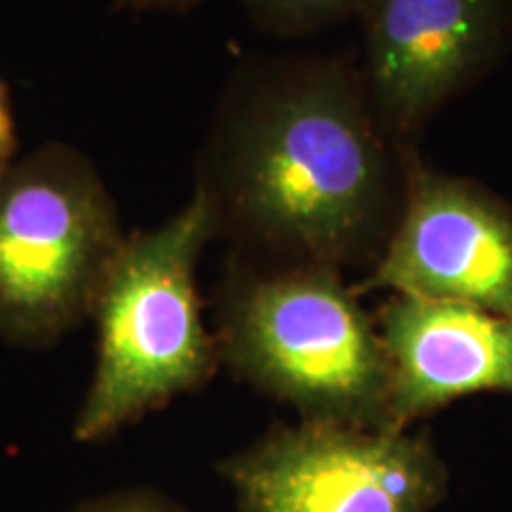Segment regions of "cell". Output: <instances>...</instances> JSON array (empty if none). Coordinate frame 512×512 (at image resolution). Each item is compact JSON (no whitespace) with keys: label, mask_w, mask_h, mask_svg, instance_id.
Instances as JSON below:
<instances>
[{"label":"cell","mask_w":512,"mask_h":512,"mask_svg":"<svg viewBox=\"0 0 512 512\" xmlns=\"http://www.w3.org/2000/svg\"><path fill=\"white\" fill-rule=\"evenodd\" d=\"M202 0H119V8L136 12H185Z\"/></svg>","instance_id":"7c38bea8"},{"label":"cell","mask_w":512,"mask_h":512,"mask_svg":"<svg viewBox=\"0 0 512 512\" xmlns=\"http://www.w3.org/2000/svg\"><path fill=\"white\" fill-rule=\"evenodd\" d=\"M396 147L349 64L264 60L223 93L195 190L240 259L342 271L377 261L399 219L411 162Z\"/></svg>","instance_id":"6da1fadb"},{"label":"cell","mask_w":512,"mask_h":512,"mask_svg":"<svg viewBox=\"0 0 512 512\" xmlns=\"http://www.w3.org/2000/svg\"><path fill=\"white\" fill-rule=\"evenodd\" d=\"M214 337L221 363L302 420L392 430L380 332L337 268L233 256Z\"/></svg>","instance_id":"7a4b0ae2"},{"label":"cell","mask_w":512,"mask_h":512,"mask_svg":"<svg viewBox=\"0 0 512 512\" xmlns=\"http://www.w3.org/2000/svg\"><path fill=\"white\" fill-rule=\"evenodd\" d=\"M214 238V209L195 190L162 226L124 240L93 309L98 356L74 441L102 444L214 377L219 347L197 292V264Z\"/></svg>","instance_id":"3957f363"},{"label":"cell","mask_w":512,"mask_h":512,"mask_svg":"<svg viewBox=\"0 0 512 512\" xmlns=\"http://www.w3.org/2000/svg\"><path fill=\"white\" fill-rule=\"evenodd\" d=\"M242 512H430L444 470L403 430L302 420L221 465Z\"/></svg>","instance_id":"5b68a950"},{"label":"cell","mask_w":512,"mask_h":512,"mask_svg":"<svg viewBox=\"0 0 512 512\" xmlns=\"http://www.w3.org/2000/svg\"><path fill=\"white\" fill-rule=\"evenodd\" d=\"M375 325L389 363L392 430L463 396L512 394V318L394 294Z\"/></svg>","instance_id":"ba28073f"},{"label":"cell","mask_w":512,"mask_h":512,"mask_svg":"<svg viewBox=\"0 0 512 512\" xmlns=\"http://www.w3.org/2000/svg\"><path fill=\"white\" fill-rule=\"evenodd\" d=\"M373 290L512 318V207L475 181L411 162L392 235L354 287Z\"/></svg>","instance_id":"8992f818"},{"label":"cell","mask_w":512,"mask_h":512,"mask_svg":"<svg viewBox=\"0 0 512 512\" xmlns=\"http://www.w3.org/2000/svg\"><path fill=\"white\" fill-rule=\"evenodd\" d=\"M69 512H181V508L152 489H121L86 498Z\"/></svg>","instance_id":"30bf717a"},{"label":"cell","mask_w":512,"mask_h":512,"mask_svg":"<svg viewBox=\"0 0 512 512\" xmlns=\"http://www.w3.org/2000/svg\"><path fill=\"white\" fill-rule=\"evenodd\" d=\"M17 152V126L15 112H12V100L8 86L0 79V174L15 162Z\"/></svg>","instance_id":"8fae6325"},{"label":"cell","mask_w":512,"mask_h":512,"mask_svg":"<svg viewBox=\"0 0 512 512\" xmlns=\"http://www.w3.org/2000/svg\"><path fill=\"white\" fill-rule=\"evenodd\" d=\"M358 17L366 93L399 145L494 67L512 31V0H366Z\"/></svg>","instance_id":"52a82bcc"},{"label":"cell","mask_w":512,"mask_h":512,"mask_svg":"<svg viewBox=\"0 0 512 512\" xmlns=\"http://www.w3.org/2000/svg\"><path fill=\"white\" fill-rule=\"evenodd\" d=\"M242 5L266 34L306 36L361 15L366 0H242Z\"/></svg>","instance_id":"9c48e42d"},{"label":"cell","mask_w":512,"mask_h":512,"mask_svg":"<svg viewBox=\"0 0 512 512\" xmlns=\"http://www.w3.org/2000/svg\"><path fill=\"white\" fill-rule=\"evenodd\" d=\"M91 159L46 143L0 174V342L46 349L93 318L124 247Z\"/></svg>","instance_id":"277c9868"}]
</instances>
